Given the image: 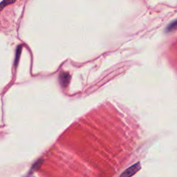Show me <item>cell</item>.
<instances>
[{"label": "cell", "instance_id": "cell-2", "mask_svg": "<svg viewBox=\"0 0 177 177\" xmlns=\"http://www.w3.org/2000/svg\"><path fill=\"white\" fill-rule=\"evenodd\" d=\"M71 79V76L67 72H61L59 75V81L61 86L65 88L68 86Z\"/></svg>", "mask_w": 177, "mask_h": 177}, {"label": "cell", "instance_id": "cell-4", "mask_svg": "<svg viewBox=\"0 0 177 177\" xmlns=\"http://www.w3.org/2000/svg\"><path fill=\"white\" fill-rule=\"evenodd\" d=\"M15 1L16 0H4V1H2L1 3H0V10H3L4 7L8 6L9 4H13Z\"/></svg>", "mask_w": 177, "mask_h": 177}, {"label": "cell", "instance_id": "cell-5", "mask_svg": "<svg viewBox=\"0 0 177 177\" xmlns=\"http://www.w3.org/2000/svg\"><path fill=\"white\" fill-rule=\"evenodd\" d=\"M21 51H22V46H19L18 48H17L16 51V55H15V67L18 66L19 59H20V54H21Z\"/></svg>", "mask_w": 177, "mask_h": 177}, {"label": "cell", "instance_id": "cell-3", "mask_svg": "<svg viewBox=\"0 0 177 177\" xmlns=\"http://www.w3.org/2000/svg\"><path fill=\"white\" fill-rule=\"evenodd\" d=\"M176 29H177V20L174 21V22H172V23H170V24L167 26V28H166L165 31L166 32H171Z\"/></svg>", "mask_w": 177, "mask_h": 177}, {"label": "cell", "instance_id": "cell-1", "mask_svg": "<svg viewBox=\"0 0 177 177\" xmlns=\"http://www.w3.org/2000/svg\"><path fill=\"white\" fill-rule=\"evenodd\" d=\"M140 169V166L139 163L134 164L131 167L127 168L124 172H123L120 177H131V176H133L134 174H136Z\"/></svg>", "mask_w": 177, "mask_h": 177}]
</instances>
